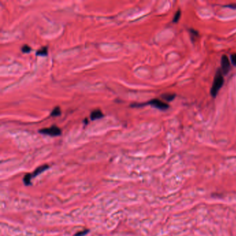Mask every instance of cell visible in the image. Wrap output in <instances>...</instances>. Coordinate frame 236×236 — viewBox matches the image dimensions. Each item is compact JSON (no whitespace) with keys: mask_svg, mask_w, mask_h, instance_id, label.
Here are the masks:
<instances>
[{"mask_svg":"<svg viewBox=\"0 0 236 236\" xmlns=\"http://www.w3.org/2000/svg\"><path fill=\"white\" fill-rule=\"evenodd\" d=\"M161 97L164 99V100L167 101H172L173 99L175 98V95L174 94H164L161 96Z\"/></svg>","mask_w":236,"mask_h":236,"instance_id":"9c48e42d","label":"cell"},{"mask_svg":"<svg viewBox=\"0 0 236 236\" xmlns=\"http://www.w3.org/2000/svg\"><path fill=\"white\" fill-rule=\"evenodd\" d=\"M39 132L40 133L43 134V135H46L51 136H57L61 135V130L57 126H55V125L49 128H44V129L39 130Z\"/></svg>","mask_w":236,"mask_h":236,"instance_id":"3957f363","label":"cell"},{"mask_svg":"<svg viewBox=\"0 0 236 236\" xmlns=\"http://www.w3.org/2000/svg\"><path fill=\"white\" fill-rule=\"evenodd\" d=\"M190 33H191V40H193V41L194 40H195V38H197L198 36H199V33H198V32L196 30H195V29H193V28L190 29Z\"/></svg>","mask_w":236,"mask_h":236,"instance_id":"30bf717a","label":"cell"},{"mask_svg":"<svg viewBox=\"0 0 236 236\" xmlns=\"http://www.w3.org/2000/svg\"><path fill=\"white\" fill-rule=\"evenodd\" d=\"M226 7H229L230 8H232V9H236V4L227 5V6H226Z\"/></svg>","mask_w":236,"mask_h":236,"instance_id":"2e32d148","label":"cell"},{"mask_svg":"<svg viewBox=\"0 0 236 236\" xmlns=\"http://www.w3.org/2000/svg\"><path fill=\"white\" fill-rule=\"evenodd\" d=\"M224 82V80L223 78L222 73V71H221L220 69H218L216 74H215V75L213 83H212V85L211 89V94L212 97L213 98L216 97L219 90L220 89L221 87L223 86Z\"/></svg>","mask_w":236,"mask_h":236,"instance_id":"6da1fadb","label":"cell"},{"mask_svg":"<svg viewBox=\"0 0 236 236\" xmlns=\"http://www.w3.org/2000/svg\"><path fill=\"white\" fill-rule=\"evenodd\" d=\"M150 105L155 107V108H157V109L162 110V111H164V110H166L169 108V105L168 104H166L165 103H164V102H163L161 101L158 100V99H153V100L150 101V102H148V103H146L132 104L131 105V107H139L145 106V105Z\"/></svg>","mask_w":236,"mask_h":236,"instance_id":"7a4b0ae2","label":"cell"},{"mask_svg":"<svg viewBox=\"0 0 236 236\" xmlns=\"http://www.w3.org/2000/svg\"><path fill=\"white\" fill-rule=\"evenodd\" d=\"M88 232H89L88 230H85V231H80V232L77 233V234L75 235V236H83V235H84L85 234H87Z\"/></svg>","mask_w":236,"mask_h":236,"instance_id":"9a60e30c","label":"cell"},{"mask_svg":"<svg viewBox=\"0 0 236 236\" xmlns=\"http://www.w3.org/2000/svg\"><path fill=\"white\" fill-rule=\"evenodd\" d=\"M31 51V48L28 45H24L22 47V51L23 53H29Z\"/></svg>","mask_w":236,"mask_h":236,"instance_id":"4fadbf2b","label":"cell"},{"mask_svg":"<svg viewBox=\"0 0 236 236\" xmlns=\"http://www.w3.org/2000/svg\"><path fill=\"white\" fill-rule=\"evenodd\" d=\"M231 60L233 65L236 67V54H232L231 56Z\"/></svg>","mask_w":236,"mask_h":236,"instance_id":"5bb4252c","label":"cell"},{"mask_svg":"<svg viewBox=\"0 0 236 236\" xmlns=\"http://www.w3.org/2000/svg\"><path fill=\"white\" fill-rule=\"evenodd\" d=\"M230 69H231V65H230L229 58L226 55H224L221 59V71L223 75H226L229 72Z\"/></svg>","mask_w":236,"mask_h":236,"instance_id":"277c9868","label":"cell"},{"mask_svg":"<svg viewBox=\"0 0 236 236\" xmlns=\"http://www.w3.org/2000/svg\"><path fill=\"white\" fill-rule=\"evenodd\" d=\"M31 179H32L31 174L30 173L26 174L24 177V178H23V182H24V184L26 186H30L31 185Z\"/></svg>","mask_w":236,"mask_h":236,"instance_id":"52a82bcc","label":"cell"},{"mask_svg":"<svg viewBox=\"0 0 236 236\" xmlns=\"http://www.w3.org/2000/svg\"><path fill=\"white\" fill-rule=\"evenodd\" d=\"M103 117V114L102 113L101 110H98V109L94 110V111L91 113V114H90V118H91L92 121L97 120V119L101 118Z\"/></svg>","mask_w":236,"mask_h":236,"instance_id":"8992f818","label":"cell"},{"mask_svg":"<svg viewBox=\"0 0 236 236\" xmlns=\"http://www.w3.org/2000/svg\"><path fill=\"white\" fill-rule=\"evenodd\" d=\"M61 114V111H60V109L59 107H55V108L53 109V111H52L51 114V116H60Z\"/></svg>","mask_w":236,"mask_h":236,"instance_id":"8fae6325","label":"cell"},{"mask_svg":"<svg viewBox=\"0 0 236 236\" xmlns=\"http://www.w3.org/2000/svg\"><path fill=\"white\" fill-rule=\"evenodd\" d=\"M48 54L47 51V48L46 47H43L42 49H40V50L37 51L36 55L37 56H46Z\"/></svg>","mask_w":236,"mask_h":236,"instance_id":"ba28073f","label":"cell"},{"mask_svg":"<svg viewBox=\"0 0 236 236\" xmlns=\"http://www.w3.org/2000/svg\"><path fill=\"white\" fill-rule=\"evenodd\" d=\"M49 168V166L48 165H41V166H40L37 168H36L33 173L31 174L32 178H33V177H36V176L38 175V174H41L42 173H43L44 171L47 170Z\"/></svg>","mask_w":236,"mask_h":236,"instance_id":"5b68a950","label":"cell"},{"mask_svg":"<svg viewBox=\"0 0 236 236\" xmlns=\"http://www.w3.org/2000/svg\"><path fill=\"white\" fill-rule=\"evenodd\" d=\"M181 14H182V13H181V11H177V13H175V15H174V18L173 19V22L174 23H177V22L179 21V19H180V17H181Z\"/></svg>","mask_w":236,"mask_h":236,"instance_id":"7c38bea8","label":"cell"}]
</instances>
